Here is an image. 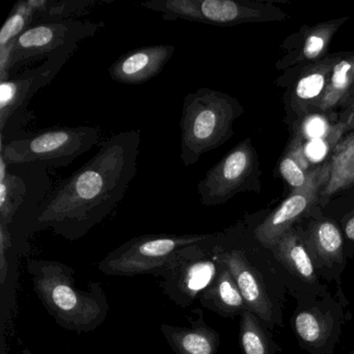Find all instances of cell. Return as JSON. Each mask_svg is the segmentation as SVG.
Wrapping results in <instances>:
<instances>
[{
  "label": "cell",
  "mask_w": 354,
  "mask_h": 354,
  "mask_svg": "<svg viewBox=\"0 0 354 354\" xmlns=\"http://www.w3.org/2000/svg\"><path fill=\"white\" fill-rule=\"evenodd\" d=\"M262 171L258 152L250 138L236 145L198 184V194L204 206L225 204L236 194L243 192L260 194Z\"/></svg>",
  "instance_id": "cell-10"
},
{
  "label": "cell",
  "mask_w": 354,
  "mask_h": 354,
  "mask_svg": "<svg viewBox=\"0 0 354 354\" xmlns=\"http://www.w3.org/2000/svg\"><path fill=\"white\" fill-rule=\"evenodd\" d=\"M12 248L11 227L0 223V285H5L9 275V252Z\"/></svg>",
  "instance_id": "cell-29"
},
{
  "label": "cell",
  "mask_w": 354,
  "mask_h": 354,
  "mask_svg": "<svg viewBox=\"0 0 354 354\" xmlns=\"http://www.w3.org/2000/svg\"><path fill=\"white\" fill-rule=\"evenodd\" d=\"M47 169L32 165H8L0 157V223L11 227L18 216L26 219L48 196Z\"/></svg>",
  "instance_id": "cell-14"
},
{
  "label": "cell",
  "mask_w": 354,
  "mask_h": 354,
  "mask_svg": "<svg viewBox=\"0 0 354 354\" xmlns=\"http://www.w3.org/2000/svg\"><path fill=\"white\" fill-rule=\"evenodd\" d=\"M35 10V26L47 22L65 21L82 15L96 0H30Z\"/></svg>",
  "instance_id": "cell-26"
},
{
  "label": "cell",
  "mask_w": 354,
  "mask_h": 354,
  "mask_svg": "<svg viewBox=\"0 0 354 354\" xmlns=\"http://www.w3.org/2000/svg\"><path fill=\"white\" fill-rule=\"evenodd\" d=\"M140 144V130L121 132L103 142L24 219L28 233L51 230L70 241L84 237L123 200L138 171Z\"/></svg>",
  "instance_id": "cell-1"
},
{
  "label": "cell",
  "mask_w": 354,
  "mask_h": 354,
  "mask_svg": "<svg viewBox=\"0 0 354 354\" xmlns=\"http://www.w3.org/2000/svg\"><path fill=\"white\" fill-rule=\"evenodd\" d=\"M100 138L98 128L92 126L53 127L24 138L1 142L0 157L8 165H32L59 169L96 146Z\"/></svg>",
  "instance_id": "cell-5"
},
{
  "label": "cell",
  "mask_w": 354,
  "mask_h": 354,
  "mask_svg": "<svg viewBox=\"0 0 354 354\" xmlns=\"http://www.w3.org/2000/svg\"><path fill=\"white\" fill-rule=\"evenodd\" d=\"M35 26V10L32 1H18L0 30V47L11 44L22 32Z\"/></svg>",
  "instance_id": "cell-28"
},
{
  "label": "cell",
  "mask_w": 354,
  "mask_h": 354,
  "mask_svg": "<svg viewBox=\"0 0 354 354\" xmlns=\"http://www.w3.org/2000/svg\"><path fill=\"white\" fill-rule=\"evenodd\" d=\"M330 175V159L314 169L308 182L298 189L288 194L287 198L272 210L257 212L254 232L257 239L269 248L286 232L297 225L320 202Z\"/></svg>",
  "instance_id": "cell-12"
},
{
  "label": "cell",
  "mask_w": 354,
  "mask_h": 354,
  "mask_svg": "<svg viewBox=\"0 0 354 354\" xmlns=\"http://www.w3.org/2000/svg\"><path fill=\"white\" fill-rule=\"evenodd\" d=\"M308 254L321 279L341 287L342 275L347 266L345 242L341 230L320 206H315L297 223Z\"/></svg>",
  "instance_id": "cell-15"
},
{
  "label": "cell",
  "mask_w": 354,
  "mask_h": 354,
  "mask_svg": "<svg viewBox=\"0 0 354 354\" xmlns=\"http://www.w3.org/2000/svg\"><path fill=\"white\" fill-rule=\"evenodd\" d=\"M244 107L231 95L202 88L183 99L181 120V158L185 167L196 165L201 157L216 150L234 136V123Z\"/></svg>",
  "instance_id": "cell-4"
},
{
  "label": "cell",
  "mask_w": 354,
  "mask_h": 354,
  "mask_svg": "<svg viewBox=\"0 0 354 354\" xmlns=\"http://www.w3.org/2000/svg\"><path fill=\"white\" fill-rule=\"evenodd\" d=\"M239 341L243 354H279L281 347L271 330L250 310L240 317Z\"/></svg>",
  "instance_id": "cell-24"
},
{
  "label": "cell",
  "mask_w": 354,
  "mask_h": 354,
  "mask_svg": "<svg viewBox=\"0 0 354 354\" xmlns=\"http://www.w3.org/2000/svg\"><path fill=\"white\" fill-rule=\"evenodd\" d=\"M26 269L37 297L62 328L91 333L106 320L109 299L100 283L82 289L75 270L59 261L30 259Z\"/></svg>",
  "instance_id": "cell-3"
},
{
  "label": "cell",
  "mask_w": 354,
  "mask_h": 354,
  "mask_svg": "<svg viewBox=\"0 0 354 354\" xmlns=\"http://www.w3.org/2000/svg\"><path fill=\"white\" fill-rule=\"evenodd\" d=\"M76 49L77 46H72L51 53L39 67L0 82L1 142H6V138L9 140L19 131L28 119V106L35 95L51 84Z\"/></svg>",
  "instance_id": "cell-11"
},
{
  "label": "cell",
  "mask_w": 354,
  "mask_h": 354,
  "mask_svg": "<svg viewBox=\"0 0 354 354\" xmlns=\"http://www.w3.org/2000/svg\"><path fill=\"white\" fill-rule=\"evenodd\" d=\"M354 88V48L337 53L326 88L320 100L310 109V115L339 117V109Z\"/></svg>",
  "instance_id": "cell-21"
},
{
  "label": "cell",
  "mask_w": 354,
  "mask_h": 354,
  "mask_svg": "<svg viewBox=\"0 0 354 354\" xmlns=\"http://www.w3.org/2000/svg\"><path fill=\"white\" fill-rule=\"evenodd\" d=\"M337 123L343 130L344 134L354 130V88L339 109Z\"/></svg>",
  "instance_id": "cell-30"
},
{
  "label": "cell",
  "mask_w": 354,
  "mask_h": 354,
  "mask_svg": "<svg viewBox=\"0 0 354 354\" xmlns=\"http://www.w3.org/2000/svg\"><path fill=\"white\" fill-rule=\"evenodd\" d=\"M315 169L316 167L310 165L304 154V147L299 140L290 138L289 144L279 159V176L291 188V192L304 186Z\"/></svg>",
  "instance_id": "cell-25"
},
{
  "label": "cell",
  "mask_w": 354,
  "mask_h": 354,
  "mask_svg": "<svg viewBox=\"0 0 354 354\" xmlns=\"http://www.w3.org/2000/svg\"><path fill=\"white\" fill-rule=\"evenodd\" d=\"M22 354H34L30 349L26 348V349L22 350Z\"/></svg>",
  "instance_id": "cell-31"
},
{
  "label": "cell",
  "mask_w": 354,
  "mask_h": 354,
  "mask_svg": "<svg viewBox=\"0 0 354 354\" xmlns=\"http://www.w3.org/2000/svg\"><path fill=\"white\" fill-rule=\"evenodd\" d=\"M175 51L176 47L169 44L134 49L120 57L109 67V76L119 84H146L162 72Z\"/></svg>",
  "instance_id": "cell-19"
},
{
  "label": "cell",
  "mask_w": 354,
  "mask_h": 354,
  "mask_svg": "<svg viewBox=\"0 0 354 354\" xmlns=\"http://www.w3.org/2000/svg\"><path fill=\"white\" fill-rule=\"evenodd\" d=\"M290 324L300 348L308 354H333L347 321L348 300L342 287L320 298L300 300Z\"/></svg>",
  "instance_id": "cell-8"
},
{
  "label": "cell",
  "mask_w": 354,
  "mask_h": 354,
  "mask_svg": "<svg viewBox=\"0 0 354 354\" xmlns=\"http://www.w3.org/2000/svg\"><path fill=\"white\" fill-rule=\"evenodd\" d=\"M268 248L287 293L296 301L323 297L328 293V287L317 272L297 225Z\"/></svg>",
  "instance_id": "cell-13"
},
{
  "label": "cell",
  "mask_w": 354,
  "mask_h": 354,
  "mask_svg": "<svg viewBox=\"0 0 354 354\" xmlns=\"http://www.w3.org/2000/svg\"><path fill=\"white\" fill-rule=\"evenodd\" d=\"M323 212L337 223L345 242L348 260L354 257V192H344L333 196Z\"/></svg>",
  "instance_id": "cell-27"
},
{
  "label": "cell",
  "mask_w": 354,
  "mask_h": 354,
  "mask_svg": "<svg viewBox=\"0 0 354 354\" xmlns=\"http://www.w3.org/2000/svg\"><path fill=\"white\" fill-rule=\"evenodd\" d=\"M103 26V22L82 21L74 18L32 26L11 44L0 47V82L12 77V73L24 64L68 47L78 46Z\"/></svg>",
  "instance_id": "cell-7"
},
{
  "label": "cell",
  "mask_w": 354,
  "mask_h": 354,
  "mask_svg": "<svg viewBox=\"0 0 354 354\" xmlns=\"http://www.w3.org/2000/svg\"><path fill=\"white\" fill-rule=\"evenodd\" d=\"M348 354H354V347L353 349H352L351 351H350Z\"/></svg>",
  "instance_id": "cell-32"
},
{
  "label": "cell",
  "mask_w": 354,
  "mask_h": 354,
  "mask_svg": "<svg viewBox=\"0 0 354 354\" xmlns=\"http://www.w3.org/2000/svg\"><path fill=\"white\" fill-rule=\"evenodd\" d=\"M163 337L176 354H217L221 335L205 322L202 310H194L189 326L160 325Z\"/></svg>",
  "instance_id": "cell-20"
},
{
  "label": "cell",
  "mask_w": 354,
  "mask_h": 354,
  "mask_svg": "<svg viewBox=\"0 0 354 354\" xmlns=\"http://www.w3.org/2000/svg\"><path fill=\"white\" fill-rule=\"evenodd\" d=\"M289 15L272 1L192 0V22L215 26L283 21Z\"/></svg>",
  "instance_id": "cell-16"
},
{
  "label": "cell",
  "mask_w": 354,
  "mask_h": 354,
  "mask_svg": "<svg viewBox=\"0 0 354 354\" xmlns=\"http://www.w3.org/2000/svg\"><path fill=\"white\" fill-rule=\"evenodd\" d=\"M218 233L208 241L184 248L158 273L167 297L177 306L187 308L198 299L221 268L217 259Z\"/></svg>",
  "instance_id": "cell-9"
},
{
  "label": "cell",
  "mask_w": 354,
  "mask_h": 354,
  "mask_svg": "<svg viewBox=\"0 0 354 354\" xmlns=\"http://www.w3.org/2000/svg\"><path fill=\"white\" fill-rule=\"evenodd\" d=\"M213 234H149L128 240L99 263L109 277H155L184 248L208 241Z\"/></svg>",
  "instance_id": "cell-6"
},
{
  "label": "cell",
  "mask_w": 354,
  "mask_h": 354,
  "mask_svg": "<svg viewBox=\"0 0 354 354\" xmlns=\"http://www.w3.org/2000/svg\"><path fill=\"white\" fill-rule=\"evenodd\" d=\"M348 20L349 17L343 16L315 26H302L281 45L283 55L275 64V69L288 71L317 63L326 57L333 37Z\"/></svg>",
  "instance_id": "cell-18"
},
{
  "label": "cell",
  "mask_w": 354,
  "mask_h": 354,
  "mask_svg": "<svg viewBox=\"0 0 354 354\" xmlns=\"http://www.w3.org/2000/svg\"><path fill=\"white\" fill-rule=\"evenodd\" d=\"M337 53H329L326 57L304 66L288 70L283 77L291 78L287 84L283 94V104L286 111V123L291 128L298 120L310 115V109L320 100L326 88L329 75L333 64L337 59Z\"/></svg>",
  "instance_id": "cell-17"
},
{
  "label": "cell",
  "mask_w": 354,
  "mask_h": 354,
  "mask_svg": "<svg viewBox=\"0 0 354 354\" xmlns=\"http://www.w3.org/2000/svg\"><path fill=\"white\" fill-rule=\"evenodd\" d=\"M256 221L257 213L245 215L235 225L218 232L216 256L235 279L248 310L272 331L283 326L287 290L270 250L254 236Z\"/></svg>",
  "instance_id": "cell-2"
},
{
  "label": "cell",
  "mask_w": 354,
  "mask_h": 354,
  "mask_svg": "<svg viewBox=\"0 0 354 354\" xmlns=\"http://www.w3.org/2000/svg\"><path fill=\"white\" fill-rule=\"evenodd\" d=\"M198 301L223 318L241 317L248 310L235 279L223 263L214 281L201 294Z\"/></svg>",
  "instance_id": "cell-23"
},
{
  "label": "cell",
  "mask_w": 354,
  "mask_h": 354,
  "mask_svg": "<svg viewBox=\"0 0 354 354\" xmlns=\"http://www.w3.org/2000/svg\"><path fill=\"white\" fill-rule=\"evenodd\" d=\"M330 175L321 192L319 206H325L333 196L354 192V130L346 133L333 147L330 155Z\"/></svg>",
  "instance_id": "cell-22"
}]
</instances>
